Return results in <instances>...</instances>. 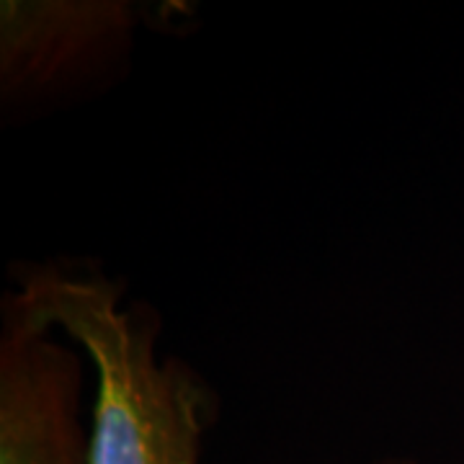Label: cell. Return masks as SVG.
<instances>
[{"label": "cell", "instance_id": "obj_1", "mask_svg": "<svg viewBox=\"0 0 464 464\" xmlns=\"http://www.w3.org/2000/svg\"><path fill=\"white\" fill-rule=\"evenodd\" d=\"M3 304L81 348L93 372L91 464H201L219 398L197 366L160 353L163 317L91 261L14 266Z\"/></svg>", "mask_w": 464, "mask_h": 464}, {"label": "cell", "instance_id": "obj_2", "mask_svg": "<svg viewBox=\"0 0 464 464\" xmlns=\"http://www.w3.org/2000/svg\"><path fill=\"white\" fill-rule=\"evenodd\" d=\"M181 3L137 0H3L0 114L29 121L111 88L132 63L145 29H173Z\"/></svg>", "mask_w": 464, "mask_h": 464}, {"label": "cell", "instance_id": "obj_3", "mask_svg": "<svg viewBox=\"0 0 464 464\" xmlns=\"http://www.w3.org/2000/svg\"><path fill=\"white\" fill-rule=\"evenodd\" d=\"M88 359L52 328L3 304L0 464H91L83 423Z\"/></svg>", "mask_w": 464, "mask_h": 464}, {"label": "cell", "instance_id": "obj_4", "mask_svg": "<svg viewBox=\"0 0 464 464\" xmlns=\"http://www.w3.org/2000/svg\"><path fill=\"white\" fill-rule=\"evenodd\" d=\"M369 464H418L415 459H408V457H384V459H374Z\"/></svg>", "mask_w": 464, "mask_h": 464}]
</instances>
